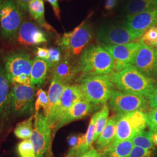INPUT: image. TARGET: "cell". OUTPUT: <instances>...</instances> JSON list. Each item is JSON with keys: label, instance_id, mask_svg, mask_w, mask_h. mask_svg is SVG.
Returning <instances> with one entry per match:
<instances>
[{"label": "cell", "instance_id": "1", "mask_svg": "<svg viewBox=\"0 0 157 157\" xmlns=\"http://www.w3.org/2000/svg\"><path fill=\"white\" fill-rule=\"evenodd\" d=\"M109 77L118 90L122 92L144 96L146 98L154 90L157 81L141 73L133 65L124 70L113 72Z\"/></svg>", "mask_w": 157, "mask_h": 157}, {"label": "cell", "instance_id": "2", "mask_svg": "<svg viewBox=\"0 0 157 157\" xmlns=\"http://www.w3.org/2000/svg\"><path fill=\"white\" fill-rule=\"evenodd\" d=\"M78 71L82 78L109 75L113 72L111 54L101 45H93L84 51L80 59Z\"/></svg>", "mask_w": 157, "mask_h": 157}, {"label": "cell", "instance_id": "3", "mask_svg": "<svg viewBox=\"0 0 157 157\" xmlns=\"http://www.w3.org/2000/svg\"><path fill=\"white\" fill-rule=\"evenodd\" d=\"M113 84L108 75L80 78L78 85L83 98L93 105H105L109 100Z\"/></svg>", "mask_w": 157, "mask_h": 157}, {"label": "cell", "instance_id": "4", "mask_svg": "<svg viewBox=\"0 0 157 157\" xmlns=\"http://www.w3.org/2000/svg\"><path fill=\"white\" fill-rule=\"evenodd\" d=\"M115 117L116 133L113 140L108 147L132 139L137 133L143 131L147 126V115L141 111L117 115Z\"/></svg>", "mask_w": 157, "mask_h": 157}, {"label": "cell", "instance_id": "5", "mask_svg": "<svg viewBox=\"0 0 157 157\" xmlns=\"http://www.w3.org/2000/svg\"><path fill=\"white\" fill-rule=\"evenodd\" d=\"M92 36L90 23L84 21L73 30L58 37L56 44L65 55L72 57L81 53L90 43Z\"/></svg>", "mask_w": 157, "mask_h": 157}, {"label": "cell", "instance_id": "6", "mask_svg": "<svg viewBox=\"0 0 157 157\" xmlns=\"http://www.w3.org/2000/svg\"><path fill=\"white\" fill-rule=\"evenodd\" d=\"M23 11L15 0H2L0 8V34L5 40H13L23 21Z\"/></svg>", "mask_w": 157, "mask_h": 157}, {"label": "cell", "instance_id": "7", "mask_svg": "<svg viewBox=\"0 0 157 157\" xmlns=\"http://www.w3.org/2000/svg\"><path fill=\"white\" fill-rule=\"evenodd\" d=\"M45 116L39 112L34 115L33 129L30 137L34 151V157L50 155L51 145V131Z\"/></svg>", "mask_w": 157, "mask_h": 157}, {"label": "cell", "instance_id": "8", "mask_svg": "<svg viewBox=\"0 0 157 157\" xmlns=\"http://www.w3.org/2000/svg\"><path fill=\"white\" fill-rule=\"evenodd\" d=\"M10 91V109L16 116L31 115L33 113L35 87L32 85L13 84Z\"/></svg>", "mask_w": 157, "mask_h": 157}, {"label": "cell", "instance_id": "9", "mask_svg": "<svg viewBox=\"0 0 157 157\" xmlns=\"http://www.w3.org/2000/svg\"><path fill=\"white\" fill-rule=\"evenodd\" d=\"M109 105L117 115L125 114L136 111H146L148 109V101L143 95L113 90L109 98Z\"/></svg>", "mask_w": 157, "mask_h": 157}, {"label": "cell", "instance_id": "10", "mask_svg": "<svg viewBox=\"0 0 157 157\" xmlns=\"http://www.w3.org/2000/svg\"><path fill=\"white\" fill-rule=\"evenodd\" d=\"M32 64L30 55L25 51H15L8 53L4 58V69L10 82L19 76H30Z\"/></svg>", "mask_w": 157, "mask_h": 157}, {"label": "cell", "instance_id": "11", "mask_svg": "<svg viewBox=\"0 0 157 157\" xmlns=\"http://www.w3.org/2000/svg\"><path fill=\"white\" fill-rule=\"evenodd\" d=\"M138 39L136 34L124 25H104L97 32V40L101 45L124 44Z\"/></svg>", "mask_w": 157, "mask_h": 157}, {"label": "cell", "instance_id": "12", "mask_svg": "<svg viewBox=\"0 0 157 157\" xmlns=\"http://www.w3.org/2000/svg\"><path fill=\"white\" fill-rule=\"evenodd\" d=\"M83 99L78 85H67L62 97L45 117L47 124L51 128H55L63 115L73 104L79 100Z\"/></svg>", "mask_w": 157, "mask_h": 157}, {"label": "cell", "instance_id": "13", "mask_svg": "<svg viewBox=\"0 0 157 157\" xmlns=\"http://www.w3.org/2000/svg\"><path fill=\"white\" fill-rule=\"evenodd\" d=\"M141 45L138 41L120 45H101L112 57L113 72H119L131 65V62Z\"/></svg>", "mask_w": 157, "mask_h": 157}, {"label": "cell", "instance_id": "14", "mask_svg": "<svg viewBox=\"0 0 157 157\" xmlns=\"http://www.w3.org/2000/svg\"><path fill=\"white\" fill-rule=\"evenodd\" d=\"M131 65L146 76L157 79V59L153 47L141 44L131 62Z\"/></svg>", "mask_w": 157, "mask_h": 157}, {"label": "cell", "instance_id": "15", "mask_svg": "<svg viewBox=\"0 0 157 157\" xmlns=\"http://www.w3.org/2000/svg\"><path fill=\"white\" fill-rule=\"evenodd\" d=\"M122 24L140 38L148 29L157 25V8L136 14L127 15L124 17Z\"/></svg>", "mask_w": 157, "mask_h": 157}, {"label": "cell", "instance_id": "16", "mask_svg": "<svg viewBox=\"0 0 157 157\" xmlns=\"http://www.w3.org/2000/svg\"><path fill=\"white\" fill-rule=\"evenodd\" d=\"M13 39L21 44L37 46L47 42V36L39 25L32 21H23Z\"/></svg>", "mask_w": 157, "mask_h": 157}, {"label": "cell", "instance_id": "17", "mask_svg": "<svg viewBox=\"0 0 157 157\" xmlns=\"http://www.w3.org/2000/svg\"><path fill=\"white\" fill-rule=\"evenodd\" d=\"M93 107L92 104L84 99H81L75 102L56 124L54 131L56 132L63 126L74 121L84 118L90 113L93 109Z\"/></svg>", "mask_w": 157, "mask_h": 157}, {"label": "cell", "instance_id": "18", "mask_svg": "<svg viewBox=\"0 0 157 157\" xmlns=\"http://www.w3.org/2000/svg\"><path fill=\"white\" fill-rule=\"evenodd\" d=\"M10 83L4 67L0 64V126L8 121L11 114Z\"/></svg>", "mask_w": 157, "mask_h": 157}, {"label": "cell", "instance_id": "19", "mask_svg": "<svg viewBox=\"0 0 157 157\" xmlns=\"http://www.w3.org/2000/svg\"><path fill=\"white\" fill-rule=\"evenodd\" d=\"M96 115V113L93 115L86 134L78 136V144L71 148L67 157H81L93 148L92 143L94 141Z\"/></svg>", "mask_w": 157, "mask_h": 157}, {"label": "cell", "instance_id": "20", "mask_svg": "<svg viewBox=\"0 0 157 157\" xmlns=\"http://www.w3.org/2000/svg\"><path fill=\"white\" fill-rule=\"evenodd\" d=\"M71 57L65 55L63 58L54 67L52 78H55L65 85L73 80L79 72L78 67L73 65Z\"/></svg>", "mask_w": 157, "mask_h": 157}, {"label": "cell", "instance_id": "21", "mask_svg": "<svg viewBox=\"0 0 157 157\" xmlns=\"http://www.w3.org/2000/svg\"><path fill=\"white\" fill-rule=\"evenodd\" d=\"M50 66L45 60L35 57L30 72V84L40 87L45 82Z\"/></svg>", "mask_w": 157, "mask_h": 157}, {"label": "cell", "instance_id": "22", "mask_svg": "<svg viewBox=\"0 0 157 157\" xmlns=\"http://www.w3.org/2000/svg\"><path fill=\"white\" fill-rule=\"evenodd\" d=\"M28 12L40 27L45 29L48 31L56 32L45 21L43 0H32L29 4Z\"/></svg>", "mask_w": 157, "mask_h": 157}, {"label": "cell", "instance_id": "23", "mask_svg": "<svg viewBox=\"0 0 157 157\" xmlns=\"http://www.w3.org/2000/svg\"><path fill=\"white\" fill-rule=\"evenodd\" d=\"M116 117L109 118L107 124L101 132L96 142V149L101 151L108 146L113 140L116 133Z\"/></svg>", "mask_w": 157, "mask_h": 157}, {"label": "cell", "instance_id": "24", "mask_svg": "<svg viewBox=\"0 0 157 157\" xmlns=\"http://www.w3.org/2000/svg\"><path fill=\"white\" fill-rule=\"evenodd\" d=\"M133 147L131 139L121 141L114 146H108L101 152L105 157H128Z\"/></svg>", "mask_w": 157, "mask_h": 157}, {"label": "cell", "instance_id": "25", "mask_svg": "<svg viewBox=\"0 0 157 157\" xmlns=\"http://www.w3.org/2000/svg\"><path fill=\"white\" fill-rule=\"evenodd\" d=\"M157 8V0H130L124 8L128 15L136 14Z\"/></svg>", "mask_w": 157, "mask_h": 157}, {"label": "cell", "instance_id": "26", "mask_svg": "<svg viewBox=\"0 0 157 157\" xmlns=\"http://www.w3.org/2000/svg\"><path fill=\"white\" fill-rule=\"evenodd\" d=\"M67 85L62 83L59 80L55 78L52 79L50 86L47 93L48 98V107L45 114V117L48 115L51 109L59 101Z\"/></svg>", "mask_w": 157, "mask_h": 157}, {"label": "cell", "instance_id": "27", "mask_svg": "<svg viewBox=\"0 0 157 157\" xmlns=\"http://www.w3.org/2000/svg\"><path fill=\"white\" fill-rule=\"evenodd\" d=\"M34 116L32 115L22 122L17 124L14 134L17 138L23 140L30 139L32 134Z\"/></svg>", "mask_w": 157, "mask_h": 157}, {"label": "cell", "instance_id": "28", "mask_svg": "<svg viewBox=\"0 0 157 157\" xmlns=\"http://www.w3.org/2000/svg\"><path fill=\"white\" fill-rule=\"evenodd\" d=\"M133 146L146 150L155 149L154 144L151 139V132L141 131L137 133L132 139Z\"/></svg>", "mask_w": 157, "mask_h": 157}, {"label": "cell", "instance_id": "29", "mask_svg": "<svg viewBox=\"0 0 157 157\" xmlns=\"http://www.w3.org/2000/svg\"><path fill=\"white\" fill-rule=\"evenodd\" d=\"M96 115L94 141L97 140L107 124L109 115V108L108 105L106 104L104 105L101 110L96 113Z\"/></svg>", "mask_w": 157, "mask_h": 157}, {"label": "cell", "instance_id": "30", "mask_svg": "<svg viewBox=\"0 0 157 157\" xmlns=\"http://www.w3.org/2000/svg\"><path fill=\"white\" fill-rule=\"evenodd\" d=\"M157 41V26H154L148 29L140 37L139 42L149 47H153Z\"/></svg>", "mask_w": 157, "mask_h": 157}, {"label": "cell", "instance_id": "31", "mask_svg": "<svg viewBox=\"0 0 157 157\" xmlns=\"http://www.w3.org/2000/svg\"><path fill=\"white\" fill-rule=\"evenodd\" d=\"M48 107V98L46 91L42 89L38 90L37 93V100L34 104V110L36 112H39L40 109L42 108L44 110V115H45Z\"/></svg>", "mask_w": 157, "mask_h": 157}, {"label": "cell", "instance_id": "32", "mask_svg": "<svg viewBox=\"0 0 157 157\" xmlns=\"http://www.w3.org/2000/svg\"><path fill=\"white\" fill-rule=\"evenodd\" d=\"M17 152L21 157H34L33 146L30 139L24 140L18 144Z\"/></svg>", "mask_w": 157, "mask_h": 157}, {"label": "cell", "instance_id": "33", "mask_svg": "<svg viewBox=\"0 0 157 157\" xmlns=\"http://www.w3.org/2000/svg\"><path fill=\"white\" fill-rule=\"evenodd\" d=\"M48 51L49 56L46 61L48 62L50 67H54L61 60V50L58 48H51L48 49Z\"/></svg>", "mask_w": 157, "mask_h": 157}, {"label": "cell", "instance_id": "34", "mask_svg": "<svg viewBox=\"0 0 157 157\" xmlns=\"http://www.w3.org/2000/svg\"><path fill=\"white\" fill-rule=\"evenodd\" d=\"M155 155V149L146 150L134 146L128 157H153Z\"/></svg>", "mask_w": 157, "mask_h": 157}, {"label": "cell", "instance_id": "35", "mask_svg": "<svg viewBox=\"0 0 157 157\" xmlns=\"http://www.w3.org/2000/svg\"><path fill=\"white\" fill-rule=\"evenodd\" d=\"M146 115L147 126L150 128V131H153L157 129V107L151 108Z\"/></svg>", "mask_w": 157, "mask_h": 157}, {"label": "cell", "instance_id": "36", "mask_svg": "<svg viewBox=\"0 0 157 157\" xmlns=\"http://www.w3.org/2000/svg\"><path fill=\"white\" fill-rule=\"evenodd\" d=\"M147 99L148 105L151 108L157 107V82L154 90H153L151 94L147 98Z\"/></svg>", "mask_w": 157, "mask_h": 157}, {"label": "cell", "instance_id": "37", "mask_svg": "<svg viewBox=\"0 0 157 157\" xmlns=\"http://www.w3.org/2000/svg\"><path fill=\"white\" fill-rule=\"evenodd\" d=\"M36 56V57L38 58L47 61L48 59V56H49L48 49L42 48V47H37Z\"/></svg>", "mask_w": 157, "mask_h": 157}, {"label": "cell", "instance_id": "38", "mask_svg": "<svg viewBox=\"0 0 157 157\" xmlns=\"http://www.w3.org/2000/svg\"><path fill=\"white\" fill-rule=\"evenodd\" d=\"M52 6L54 13L58 19H60V9L59 6V0H45Z\"/></svg>", "mask_w": 157, "mask_h": 157}, {"label": "cell", "instance_id": "39", "mask_svg": "<svg viewBox=\"0 0 157 157\" xmlns=\"http://www.w3.org/2000/svg\"><path fill=\"white\" fill-rule=\"evenodd\" d=\"M81 157H105V156L102 152L98 151L93 147L90 151L86 152Z\"/></svg>", "mask_w": 157, "mask_h": 157}, {"label": "cell", "instance_id": "40", "mask_svg": "<svg viewBox=\"0 0 157 157\" xmlns=\"http://www.w3.org/2000/svg\"><path fill=\"white\" fill-rule=\"evenodd\" d=\"M15 1L17 5L19 6V7L21 8L23 11L28 12L29 4L32 0H15Z\"/></svg>", "mask_w": 157, "mask_h": 157}, {"label": "cell", "instance_id": "41", "mask_svg": "<svg viewBox=\"0 0 157 157\" xmlns=\"http://www.w3.org/2000/svg\"><path fill=\"white\" fill-rule=\"evenodd\" d=\"M117 4V0H106L104 8L107 10H112Z\"/></svg>", "mask_w": 157, "mask_h": 157}, {"label": "cell", "instance_id": "42", "mask_svg": "<svg viewBox=\"0 0 157 157\" xmlns=\"http://www.w3.org/2000/svg\"><path fill=\"white\" fill-rule=\"evenodd\" d=\"M78 136H72L68 138V143L71 148H72L76 146L78 143Z\"/></svg>", "mask_w": 157, "mask_h": 157}, {"label": "cell", "instance_id": "43", "mask_svg": "<svg viewBox=\"0 0 157 157\" xmlns=\"http://www.w3.org/2000/svg\"><path fill=\"white\" fill-rule=\"evenodd\" d=\"M151 139L154 144L157 146V132H151Z\"/></svg>", "mask_w": 157, "mask_h": 157}, {"label": "cell", "instance_id": "44", "mask_svg": "<svg viewBox=\"0 0 157 157\" xmlns=\"http://www.w3.org/2000/svg\"><path fill=\"white\" fill-rule=\"evenodd\" d=\"M156 26H157V25H156ZM154 48L155 49V50H157V41L156 43H155V44L154 45Z\"/></svg>", "mask_w": 157, "mask_h": 157}, {"label": "cell", "instance_id": "45", "mask_svg": "<svg viewBox=\"0 0 157 157\" xmlns=\"http://www.w3.org/2000/svg\"><path fill=\"white\" fill-rule=\"evenodd\" d=\"M155 56H156V59H157V50L155 49Z\"/></svg>", "mask_w": 157, "mask_h": 157}, {"label": "cell", "instance_id": "46", "mask_svg": "<svg viewBox=\"0 0 157 157\" xmlns=\"http://www.w3.org/2000/svg\"><path fill=\"white\" fill-rule=\"evenodd\" d=\"M2 0H0V8H1V6L2 4Z\"/></svg>", "mask_w": 157, "mask_h": 157}, {"label": "cell", "instance_id": "47", "mask_svg": "<svg viewBox=\"0 0 157 157\" xmlns=\"http://www.w3.org/2000/svg\"><path fill=\"white\" fill-rule=\"evenodd\" d=\"M151 132H157V129H155V130H153V131H151Z\"/></svg>", "mask_w": 157, "mask_h": 157}]
</instances>
